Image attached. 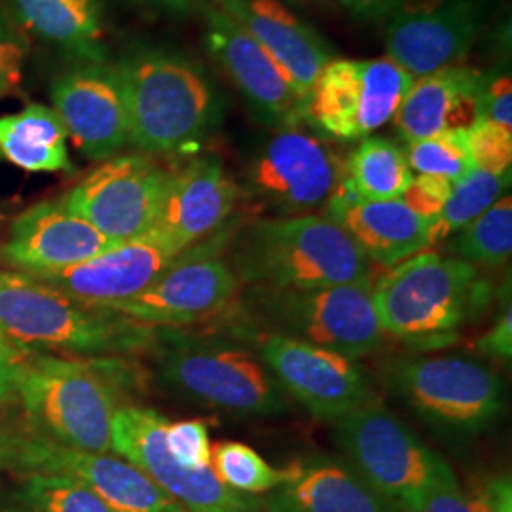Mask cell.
Listing matches in <instances>:
<instances>
[{"mask_svg":"<svg viewBox=\"0 0 512 512\" xmlns=\"http://www.w3.org/2000/svg\"><path fill=\"white\" fill-rule=\"evenodd\" d=\"M114 63L128 105L129 145L143 154L198 147L219 126L222 97L192 57L167 46L133 44Z\"/></svg>","mask_w":512,"mask_h":512,"instance_id":"obj_1","label":"cell"},{"mask_svg":"<svg viewBox=\"0 0 512 512\" xmlns=\"http://www.w3.org/2000/svg\"><path fill=\"white\" fill-rule=\"evenodd\" d=\"M239 287L311 291L370 279V260L348 232L325 215L255 220L230 241Z\"/></svg>","mask_w":512,"mask_h":512,"instance_id":"obj_2","label":"cell"},{"mask_svg":"<svg viewBox=\"0 0 512 512\" xmlns=\"http://www.w3.org/2000/svg\"><path fill=\"white\" fill-rule=\"evenodd\" d=\"M0 332L19 348L82 355L145 348L154 329L114 311L95 310L25 274L0 272Z\"/></svg>","mask_w":512,"mask_h":512,"instance_id":"obj_3","label":"cell"},{"mask_svg":"<svg viewBox=\"0 0 512 512\" xmlns=\"http://www.w3.org/2000/svg\"><path fill=\"white\" fill-rule=\"evenodd\" d=\"M16 393L37 437L88 452L112 450L120 397L114 380L92 363L54 355L27 359Z\"/></svg>","mask_w":512,"mask_h":512,"instance_id":"obj_4","label":"cell"},{"mask_svg":"<svg viewBox=\"0 0 512 512\" xmlns=\"http://www.w3.org/2000/svg\"><path fill=\"white\" fill-rule=\"evenodd\" d=\"M158 351L160 380L190 401L245 418H275L289 406L262 359L234 340L165 334Z\"/></svg>","mask_w":512,"mask_h":512,"instance_id":"obj_5","label":"cell"},{"mask_svg":"<svg viewBox=\"0 0 512 512\" xmlns=\"http://www.w3.org/2000/svg\"><path fill=\"white\" fill-rule=\"evenodd\" d=\"M476 268L437 253L397 264L372 289L382 330L412 346L448 344L475 304Z\"/></svg>","mask_w":512,"mask_h":512,"instance_id":"obj_6","label":"cell"},{"mask_svg":"<svg viewBox=\"0 0 512 512\" xmlns=\"http://www.w3.org/2000/svg\"><path fill=\"white\" fill-rule=\"evenodd\" d=\"M370 279L311 291L253 289L245 306L253 323L285 338L361 359L382 346Z\"/></svg>","mask_w":512,"mask_h":512,"instance_id":"obj_7","label":"cell"},{"mask_svg":"<svg viewBox=\"0 0 512 512\" xmlns=\"http://www.w3.org/2000/svg\"><path fill=\"white\" fill-rule=\"evenodd\" d=\"M334 439L349 465L403 512H420L433 484L452 471L404 421L378 403L334 421Z\"/></svg>","mask_w":512,"mask_h":512,"instance_id":"obj_8","label":"cell"},{"mask_svg":"<svg viewBox=\"0 0 512 512\" xmlns=\"http://www.w3.org/2000/svg\"><path fill=\"white\" fill-rule=\"evenodd\" d=\"M389 385L421 420L442 433L473 437L503 412V384L467 355H414L389 368Z\"/></svg>","mask_w":512,"mask_h":512,"instance_id":"obj_9","label":"cell"},{"mask_svg":"<svg viewBox=\"0 0 512 512\" xmlns=\"http://www.w3.org/2000/svg\"><path fill=\"white\" fill-rule=\"evenodd\" d=\"M344 179V162L329 143L304 126L275 129L247 165L245 188L277 217L317 215Z\"/></svg>","mask_w":512,"mask_h":512,"instance_id":"obj_10","label":"cell"},{"mask_svg":"<svg viewBox=\"0 0 512 512\" xmlns=\"http://www.w3.org/2000/svg\"><path fill=\"white\" fill-rule=\"evenodd\" d=\"M412 82L387 55L332 59L308 99V124L336 141L366 139L393 120Z\"/></svg>","mask_w":512,"mask_h":512,"instance_id":"obj_11","label":"cell"},{"mask_svg":"<svg viewBox=\"0 0 512 512\" xmlns=\"http://www.w3.org/2000/svg\"><path fill=\"white\" fill-rule=\"evenodd\" d=\"M222 243L220 228L217 241L192 245L143 293L112 311L150 329L184 327L215 317L230 306L239 291L232 266L219 255Z\"/></svg>","mask_w":512,"mask_h":512,"instance_id":"obj_12","label":"cell"},{"mask_svg":"<svg viewBox=\"0 0 512 512\" xmlns=\"http://www.w3.org/2000/svg\"><path fill=\"white\" fill-rule=\"evenodd\" d=\"M169 175L171 171L148 154L114 156L93 169L61 202L118 245L154 228Z\"/></svg>","mask_w":512,"mask_h":512,"instance_id":"obj_13","label":"cell"},{"mask_svg":"<svg viewBox=\"0 0 512 512\" xmlns=\"http://www.w3.org/2000/svg\"><path fill=\"white\" fill-rule=\"evenodd\" d=\"M165 425L152 408L120 404L112 418V452L139 467L188 512H258V501L224 486L211 465H179L165 446Z\"/></svg>","mask_w":512,"mask_h":512,"instance_id":"obj_14","label":"cell"},{"mask_svg":"<svg viewBox=\"0 0 512 512\" xmlns=\"http://www.w3.org/2000/svg\"><path fill=\"white\" fill-rule=\"evenodd\" d=\"M258 357L285 395L315 418L338 421L376 403L368 376L355 359L277 334H253Z\"/></svg>","mask_w":512,"mask_h":512,"instance_id":"obj_15","label":"cell"},{"mask_svg":"<svg viewBox=\"0 0 512 512\" xmlns=\"http://www.w3.org/2000/svg\"><path fill=\"white\" fill-rule=\"evenodd\" d=\"M492 12V0H403L385 23L387 57L412 78L461 65Z\"/></svg>","mask_w":512,"mask_h":512,"instance_id":"obj_16","label":"cell"},{"mask_svg":"<svg viewBox=\"0 0 512 512\" xmlns=\"http://www.w3.org/2000/svg\"><path fill=\"white\" fill-rule=\"evenodd\" d=\"M50 97L69 139L88 160L105 162L129 145L128 105L114 61H71L55 76Z\"/></svg>","mask_w":512,"mask_h":512,"instance_id":"obj_17","label":"cell"},{"mask_svg":"<svg viewBox=\"0 0 512 512\" xmlns=\"http://www.w3.org/2000/svg\"><path fill=\"white\" fill-rule=\"evenodd\" d=\"M202 14L207 52L230 76L256 118L274 129L308 124V103L268 52L215 2H209Z\"/></svg>","mask_w":512,"mask_h":512,"instance_id":"obj_18","label":"cell"},{"mask_svg":"<svg viewBox=\"0 0 512 512\" xmlns=\"http://www.w3.org/2000/svg\"><path fill=\"white\" fill-rule=\"evenodd\" d=\"M14 458L29 473L71 476L116 512H188L128 459L88 452L42 437L18 440Z\"/></svg>","mask_w":512,"mask_h":512,"instance_id":"obj_19","label":"cell"},{"mask_svg":"<svg viewBox=\"0 0 512 512\" xmlns=\"http://www.w3.org/2000/svg\"><path fill=\"white\" fill-rule=\"evenodd\" d=\"M179 255L162 234L150 230L69 268L31 277L84 306L112 311L143 293Z\"/></svg>","mask_w":512,"mask_h":512,"instance_id":"obj_20","label":"cell"},{"mask_svg":"<svg viewBox=\"0 0 512 512\" xmlns=\"http://www.w3.org/2000/svg\"><path fill=\"white\" fill-rule=\"evenodd\" d=\"M241 196V188L228 177L219 156H198L171 171L152 230L183 253L224 228Z\"/></svg>","mask_w":512,"mask_h":512,"instance_id":"obj_21","label":"cell"},{"mask_svg":"<svg viewBox=\"0 0 512 512\" xmlns=\"http://www.w3.org/2000/svg\"><path fill=\"white\" fill-rule=\"evenodd\" d=\"M112 245L90 222L55 200L29 207L12 222L2 258L19 274H46L101 255Z\"/></svg>","mask_w":512,"mask_h":512,"instance_id":"obj_22","label":"cell"},{"mask_svg":"<svg viewBox=\"0 0 512 512\" xmlns=\"http://www.w3.org/2000/svg\"><path fill=\"white\" fill-rule=\"evenodd\" d=\"M213 2L268 52L308 103L319 74L336 59L329 42L281 0Z\"/></svg>","mask_w":512,"mask_h":512,"instance_id":"obj_23","label":"cell"},{"mask_svg":"<svg viewBox=\"0 0 512 512\" xmlns=\"http://www.w3.org/2000/svg\"><path fill=\"white\" fill-rule=\"evenodd\" d=\"M323 215L340 224L361 247L368 260L397 266L435 243L437 219L421 217L399 200L366 202L342 183Z\"/></svg>","mask_w":512,"mask_h":512,"instance_id":"obj_24","label":"cell"},{"mask_svg":"<svg viewBox=\"0 0 512 512\" xmlns=\"http://www.w3.org/2000/svg\"><path fill=\"white\" fill-rule=\"evenodd\" d=\"M486 73L452 65L414 78L393 126L404 143H414L452 129H471L482 120Z\"/></svg>","mask_w":512,"mask_h":512,"instance_id":"obj_25","label":"cell"},{"mask_svg":"<svg viewBox=\"0 0 512 512\" xmlns=\"http://www.w3.org/2000/svg\"><path fill=\"white\" fill-rule=\"evenodd\" d=\"M268 512H403L349 463L315 458L283 469L264 501Z\"/></svg>","mask_w":512,"mask_h":512,"instance_id":"obj_26","label":"cell"},{"mask_svg":"<svg viewBox=\"0 0 512 512\" xmlns=\"http://www.w3.org/2000/svg\"><path fill=\"white\" fill-rule=\"evenodd\" d=\"M14 23L71 61L109 59L107 0H4Z\"/></svg>","mask_w":512,"mask_h":512,"instance_id":"obj_27","label":"cell"},{"mask_svg":"<svg viewBox=\"0 0 512 512\" xmlns=\"http://www.w3.org/2000/svg\"><path fill=\"white\" fill-rule=\"evenodd\" d=\"M67 129L52 107L31 103L0 116V154L25 171H73Z\"/></svg>","mask_w":512,"mask_h":512,"instance_id":"obj_28","label":"cell"},{"mask_svg":"<svg viewBox=\"0 0 512 512\" xmlns=\"http://www.w3.org/2000/svg\"><path fill=\"white\" fill-rule=\"evenodd\" d=\"M412 179L403 148L384 137H366L344 162V184L366 202L399 200Z\"/></svg>","mask_w":512,"mask_h":512,"instance_id":"obj_29","label":"cell"},{"mask_svg":"<svg viewBox=\"0 0 512 512\" xmlns=\"http://www.w3.org/2000/svg\"><path fill=\"white\" fill-rule=\"evenodd\" d=\"M448 251L471 266L501 268L512 253V200L503 196L467 224L448 245Z\"/></svg>","mask_w":512,"mask_h":512,"instance_id":"obj_30","label":"cell"},{"mask_svg":"<svg viewBox=\"0 0 512 512\" xmlns=\"http://www.w3.org/2000/svg\"><path fill=\"white\" fill-rule=\"evenodd\" d=\"M511 186L509 173H492L480 167H473L461 181L454 183L452 194L444 203L437 224L435 243L448 236L458 234L467 224L488 211Z\"/></svg>","mask_w":512,"mask_h":512,"instance_id":"obj_31","label":"cell"},{"mask_svg":"<svg viewBox=\"0 0 512 512\" xmlns=\"http://www.w3.org/2000/svg\"><path fill=\"white\" fill-rule=\"evenodd\" d=\"M211 469L224 486L243 495L268 494L283 480V469H274L253 448L234 440L211 448Z\"/></svg>","mask_w":512,"mask_h":512,"instance_id":"obj_32","label":"cell"},{"mask_svg":"<svg viewBox=\"0 0 512 512\" xmlns=\"http://www.w3.org/2000/svg\"><path fill=\"white\" fill-rule=\"evenodd\" d=\"M406 162L412 173L461 181L473 167L469 129H452L406 145Z\"/></svg>","mask_w":512,"mask_h":512,"instance_id":"obj_33","label":"cell"},{"mask_svg":"<svg viewBox=\"0 0 512 512\" xmlns=\"http://www.w3.org/2000/svg\"><path fill=\"white\" fill-rule=\"evenodd\" d=\"M23 497L38 512H116L86 484L65 475L29 473Z\"/></svg>","mask_w":512,"mask_h":512,"instance_id":"obj_34","label":"cell"},{"mask_svg":"<svg viewBox=\"0 0 512 512\" xmlns=\"http://www.w3.org/2000/svg\"><path fill=\"white\" fill-rule=\"evenodd\" d=\"M420 512H495L492 484L484 490H463L456 473L450 471L433 484Z\"/></svg>","mask_w":512,"mask_h":512,"instance_id":"obj_35","label":"cell"},{"mask_svg":"<svg viewBox=\"0 0 512 512\" xmlns=\"http://www.w3.org/2000/svg\"><path fill=\"white\" fill-rule=\"evenodd\" d=\"M165 446L173 459L183 467L203 469L211 465V442L203 421H167Z\"/></svg>","mask_w":512,"mask_h":512,"instance_id":"obj_36","label":"cell"},{"mask_svg":"<svg viewBox=\"0 0 512 512\" xmlns=\"http://www.w3.org/2000/svg\"><path fill=\"white\" fill-rule=\"evenodd\" d=\"M475 167L492 173H509L512 164V131L480 120L469 129Z\"/></svg>","mask_w":512,"mask_h":512,"instance_id":"obj_37","label":"cell"},{"mask_svg":"<svg viewBox=\"0 0 512 512\" xmlns=\"http://www.w3.org/2000/svg\"><path fill=\"white\" fill-rule=\"evenodd\" d=\"M29 54L27 38L12 19L0 14V99L18 92Z\"/></svg>","mask_w":512,"mask_h":512,"instance_id":"obj_38","label":"cell"},{"mask_svg":"<svg viewBox=\"0 0 512 512\" xmlns=\"http://www.w3.org/2000/svg\"><path fill=\"white\" fill-rule=\"evenodd\" d=\"M452 186L454 183L440 177L418 175L412 179L401 200L421 217L437 219L444 203L452 194Z\"/></svg>","mask_w":512,"mask_h":512,"instance_id":"obj_39","label":"cell"},{"mask_svg":"<svg viewBox=\"0 0 512 512\" xmlns=\"http://www.w3.org/2000/svg\"><path fill=\"white\" fill-rule=\"evenodd\" d=\"M482 120L512 131V80L509 71L486 74L482 93Z\"/></svg>","mask_w":512,"mask_h":512,"instance_id":"obj_40","label":"cell"},{"mask_svg":"<svg viewBox=\"0 0 512 512\" xmlns=\"http://www.w3.org/2000/svg\"><path fill=\"white\" fill-rule=\"evenodd\" d=\"M478 349L484 353L497 357L501 361H509L512 355V308L507 304V308L499 313L494 327L490 332H486L478 340Z\"/></svg>","mask_w":512,"mask_h":512,"instance_id":"obj_41","label":"cell"},{"mask_svg":"<svg viewBox=\"0 0 512 512\" xmlns=\"http://www.w3.org/2000/svg\"><path fill=\"white\" fill-rule=\"evenodd\" d=\"M351 18L366 23H387L403 0H336Z\"/></svg>","mask_w":512,"mask_h":512,"instance_id":"obj_42","label":"cell"},{"mask_svg":"<svg viewBox=\"0 0 512 512\" xmlns=\"http://www.w3.org/2000/svg\"><path fill=\"white\" fill-rule=\"evenodd\" d=\"M25 351L27 349L23 348L0 351V406L16 393V384H18L21 368L27 361Z\"/></svg>","mask_w":512,"mask_h":512,"instance_id":"obj_43","label":"cell"},{"mask_svg":"<svg viewBox=\"0 0 512 512\" xmlns=\"http://www.w3.org/2000/svg\"><path fill=\"white\" fill-rule=\"evenodd\" d=\"M152 6L165 10L169 14H177V16H188V14H196L202 12L203 8L213 2V0H147Z\"/></svg>","mask_w":512,"mask_h":512,"instance_id":"obj_44","label":"cell"},{"mask_svg":"<svg viewBox=\"0 0 512 512\" xmlns=\"http://www.w3.org/2000/svg\"><path fill=\"white\" fill-rule=\"evenodd\" d=\"M495 512H512V486L509 476H501L492 482Z\"/></svg>","mask_w":512,"mask_h":512,"instance_id":"obj_45","label":"cell"},{"mask_svg":"<svg viewBox=\"0 0 512 512\" xmlns=\"http://www.w3.org/2000/svg\"><path fill=\"white\" fill-rule=\"evenodd\" d=\"M14 348H19V346H16V344H12V342H10V340H8V338H6V336H4L2 332H0V351H2V349Z\"/></svg>","mask_w":512,"mask_h":512,"instance_id":"obj_46","label":"cell"},{"mask_svg":"<svg viewBox=\"0 0 512 512\" xmlns=\"http://www.w3.org/2000/svg\"><path fill=\"white\" fill-rule=\"evenodd\" d=\"M6 456V452H4V444H2V440H0V465H2V459Z\"/></svg>","mask_w":512,"mask_h":512,"instance_id":"obj_47","label":"cell"}]
</instances>
